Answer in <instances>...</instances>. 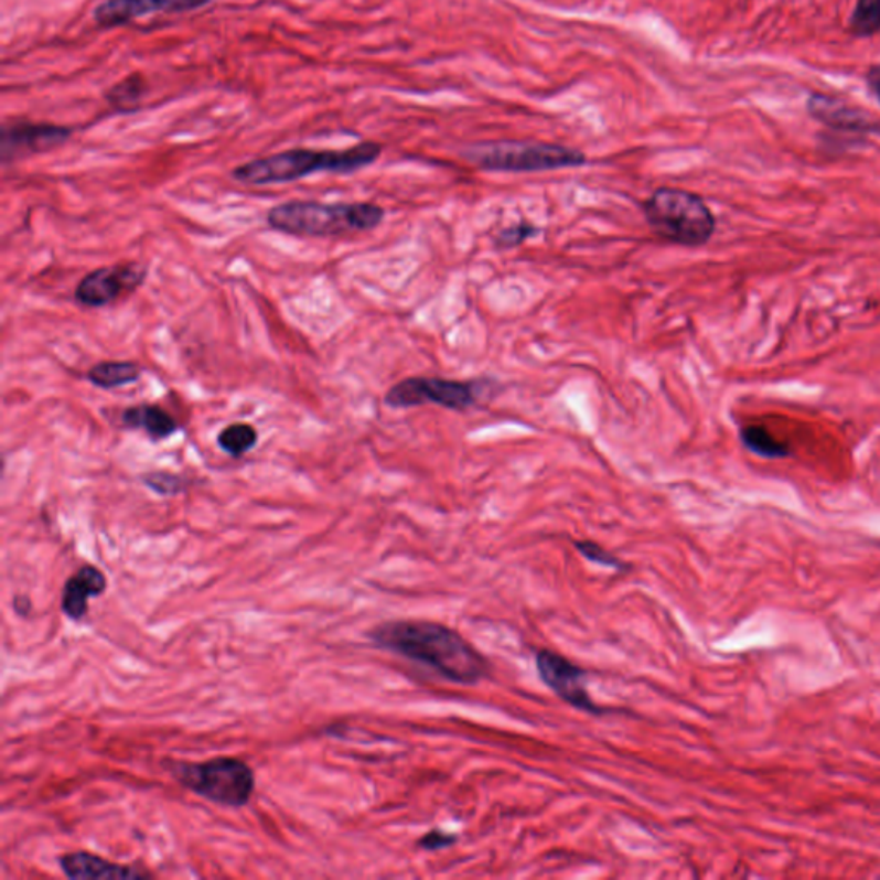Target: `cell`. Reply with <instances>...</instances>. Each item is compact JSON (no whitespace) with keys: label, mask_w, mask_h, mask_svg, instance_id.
I'll return each mask as SVG.
<instances>
[{"label":"cell","mask_w":880,"mask_h":880,"mask_svg":"<svg viewBox=\"0 0 880 880\" xmlns=\"http://www.w3.org/2000/svg\"><path fill=\"white\" fill-rule=\"evenodd\" d=\"M375 647L429 667L457 685H476L487 678L491 663L457 630L433 621L398 620L368 632Z\"/></svg>","instance_id":"cell-1"},{"label":"cell","mask_w":880,"mask_h":880,"mask_svg":"<svg viewBox=\"0 0 880 880\" xmlns=\"http://www.w3.org/2000/svg\"><path fill=\"white\" fill-rule=\"evenodd\" d=\"M383 155V144L363 141L344 150L292 149L264 159L249 160L233 169V180L249 186L285 184L303 180L308 175L353 174L377 162Z\"/></svg>","instance_id":"cell-2"},{"label":"cell","mask_w":880,"mask_h":880,"mask_svg":"<svg viewBox=\"0 0 880 880\" xmlns=\"http://www.w3.org/2000/svg\"><path fill=\"white\" fill-rule=\"evenodd\" d=\"M384 217L386 211L377 203L291 200L270 208L267 224L277 233L301 238H337L375 229L383 224Z\"/></svg>","instance_id":"cell-3"},{"label":"cell","mask_w":880,"mask_h":880,"mask_svg":"<svg viewBox=\"0 0 880 880\" xmlns=\"http://www.w3.org/2000/svg\"><path fill=\"white\" fill-rule=\"evenodd\" d=\"M648 226L674 245H706L716 233V217L706 200L678 187H658L642 203Z\"/></svg>","instance_id":"cell-4"},{"label":"cell","mask_w":880,"mask_h":880,"mask_svg":"<svg viewBox=\"0 0 880 880\" xmlns=\"http://www.w3.org/2000/svg\"><path fill=\"white\" fill-rule=\"evenodd\" d=\"M164 765L184 790L215 805L242 808L255 793L254 769L236 756H215L205 762L169 760Z\"/></svg>","instance_id":"cell-5"},{"label":"cell","mask_w":880,"mask_h":880,"mask_svg":"<svg viewBox=\"0 0 880 880\" xmlns=\"http://www.w3.org/2000/svg\"><path fill=\"white\" fill-rule=\"evenodd\" d=\"M463 157L476 168L491 172H544L587 164V155L580 150L541 141L476 143L464 149Z\"/></svg>","instance_id":"cell-6"},{"label":"cell","mask_w":880,"mask_h":880,"mask_svg":"<svg viewBox=\"0 0 880 880\" xmlns=\"http://www.w3.org/2000/svg\"><path fill=\"white\" fill-rule=\"evenodd\" d=\"M479 394L476 383H461L440 377H408L387 390L384 403L394 409L415 408L433 403L452 411H464L475 405Z\"/></svg>","instance_id":"cell-7"},{"label":"cell","mask_w":880,"mask_h":880,"mask_svg":"<svg viewBox=\"0 0 880 880\" xmlns=\"http://www.w3.org/2000/svg\"><path fill=\"white\" fill-rule=\"evenodd\" d=\"M147 267L138 261H121L116 266L92 270L76 286L75 301L85 308L107 307L137 291L147 279Z\"/></svg>","instance_id":"cell-8"},{"label":"cell","mask_w":880,"mask_h":880,"mask_svg":"<svg viewBox=\"0 0 880 880\" xmlns=\"http://www.w3.org/2000/svg\"><path fill=\"white\" fill-rule=\"evenodd\" d=\"M535 664H537L541 682L546 683L554 694L566 704L575 709L584 710V712H602L590 697L589 689L584 685L587 673L580 666L549 648H541L537 652Z\"/></svg>","instance_id":"cell-9"},{"label":"cell","mask_w":880,"mask_h":880,"mask_svg":"<svg viewBox=\"0 0 880 880\" xmlns=\"http://www.w3.org/2000/svg\"><path fill=\"white\" fill-rule=\"evenodd\" d=\"M73 135L67 126L49 125V122H12L2 126L0 135V155L2 162L49 152L66 143Z\"/></svg>","instance_id":"cell-10"},{"label":"cell","mask_w":880,"mask_h":880,"mask_svg":"<svg viewBox=\"0 0 880 880\" xmlns=\"http://www.w3.org/2000/svg\"><path fill=\"white\" fill-rule=\"evenodd\" d=\"M212 0H104L94 9V21L100 28H116L155 12L181 14L198 11Z\"/></svg>","instance_id":"cell-11"},{"label":"cell","mask_w":880,"mask_h":880,"mask_svg":"<svg viewBox=\"0 0 880 880\" xmlns=\"http://www.w3.org/2000/svg\"><path fill=\"white\" fill-rule=\"evenodd\" d=\"M808 112L817 121L834 129L854 131V133H880V121H877L876 117L865 112L863 109H855L846 101L829 97V95H811Z\"/></svg>","instance_id":"cell-12"},{"label":"cell","mask_w":880,"mask_h":880,"mask_svg":"<svg viewBox=\"0 0 880 880\" xmlns=\"http://www.w3.org/2000/svg\"><path fill=\"white\" fill-rule=\"evenodd\" d=\"M107 577L97 566L85 565L71 575L64 583L61 609L71 621L85 620L90 609V600L104 595L107 590Z\"/></svg>","instance_id":"cell-13"},{"label":"cell","mask_w":880,"mask_h":880,"mask_svg":"<svg viewBox=\"0 0 880 880\" xmlns=\"http://www.w3.org/2000/svg\"><path fill=\"white\" fill-rule=\"evenodd\" d=\"M58 867L69 879H144L149 873L131 865L114 863L88 851H73L57 858Z\"/></svg>","instance_id":"cell-14"},{"label":"cell","mask_w":880,"mask_h":880,"mask_svg":"<svg viewBox=\"0 0 880 880\" xmlns=\"http://www.w3.org/2000/svg\"><path fill=\"white\" fill-rule=\"evenodd\" d=\"M122 427L129 430H143L152 440H165L180 430V423L159 405L129 406L121 414Z\"/></svg>","instance_id":"cell-15"},{"label":"cell","mask_w":880,"mask_h":880,"mask_svg":"<svg viewBox=\"0 0 880 880\" xmlns=\"http://www.w3.org/2000/svg\"><path fill=\"white\" fill-rule=\"evenodd\" d=\"M141 374H143V366L140 363L109 359V362H100L92 366L86 374V380L98 389L114 390L138 383Z\"/></svg>","instance_id":"cell-16"},{"label":"cell","mask_w":880,"mask_h":880,"mask_svg":"<svg viewBox=\"0 0 880 880\" xmlns=\"http://www.w3.org/2000/svg\"><path fill=\"white\" fill-rule=\"evenodd\" d=\"M217 444L229 457H245L246 452L251 451L258 444V430L254 425L245 423V421L227 425L226 429L218 433Z\"/></svg>","instance_id":"cell-17"},{"label":"cell","mask_w":880,"mask_h":880,"mask_svg":"<svg viewBox=\"0 0 880 880\" xmlns=\"http://www.w3.org/2000/svg\"><path fill=\"white\" fill-rule=\"evenodd\" d=\"M741 442L747 446V449L755 452L759 457L768 458V460L790 457V449L775 439L774 436H771L764 427H759V425L744 427L741 430Z\"/></svg>","instance_id":"cell-18"},{"label":"cell","mask_w":880,"mask_h":880,"mask_svg":"<svg viewBox=\"0 0 880 880\" xmlns=\"http://www.w3.org/2000/svg\"><path fill=\"white\" fill-rule=\"evenodd\" d=\"M144 94H147V82H144L143 76L131 75L107 92V100L116 109H133Z\"/></svg>","instance_id":"cell-19"},{"label":"cell","mask_w":880,"mask_h":880,"mask_svg":"<svg viewBox=\"0 0 880 880\" xmlns=\"http://www.w3.org/2000/svg\"><path fill=\"white\" fill-rule=\"evenodd\" d=\"M855 36H872L880 32V0H857L849 23Z\"/></svg>","instance_id":"cell-20"},{"label":"cell","mask_w":880,"mask_h":880,"mask_svg":"<svg viewBox=\"0 0 880 880\" xmlns=\"http://www.w3.org/2000/svg\"><path fill=\"white\" fill-rule=\"evenodd\" d=\"M140 480L144 487L150 489L155 494L164 495V497L183 494L190 487V480L171 472L143 473Z\"/></svg>","instance_id":"cell-21"},{"label":"cell","mask_w":880,"mask_h":880,"mask_svg":"<svg viewBox=\"0 0 880 880\" xmlns=\"http://www.w3.org/2000/svg\"><path fill=\"white\" fill-rule=\"evenodd\" d=\"M575 546L580 550L581 556L587 557L589 561L597 562L600 566H608V568L626 569V565L623 561H620L614 554L609 552L595 541L580 540Z\"/></svg>","instance_id":"cell-22"},{"label":"cell","mask_w":880,"mask_h":880,"mask_svg":"<svg viewBox=\"0 0 880 880\" xmlns=\"http://www.w3.org/2000/svg\"><path fill=\"white\" fill-rule=\"evenodd\" d=\"M538 233H540V227L530 223H522L518 226L509 227V229L501 230L495 243L503 248H513V246L522 245L528 238H534Z\"/></svg>","instance_id":"cell-23"},{"label":"cell","mask_w":880,"mask_h":880,"mask_svg":"<svg viewBox=\"0 0 880 880\" xmlns=\"http://www.w3.org/2000/svg\"><path fill=\"white\" fill-rule=\"evenodd\" d=\"M457 843L458 836H454V834L433 829L430 830L429 834H425L423 838H420L418 846H420L421 849H427V851H439V849L449 848V846L457 845Z\"/></svg>","instance_id":"cell-24"},{"label":"cell","mask_w":880,"mask_h":880,"mask_svg":"<svg viewBox=\"0 0 880 880\" xmlns=\"http://www.w3.org/2000/svg\"><path fill=\"white\" fill-rule=\"evenodd\" d=\"M867 82H869L870 90H872V94L876 95L880 104V66H873L872 69L869 71Z\"/></svg>","instance_id":"cell-25"}]
</instances>
